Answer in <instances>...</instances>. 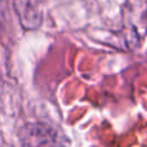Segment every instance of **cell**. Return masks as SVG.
<instances>
[{
    "label": "cell",
    "mask_w": 147,
    "mask_h": 147,
    "mask_svg": "<svg viewBox=\"0 0 147 147\" xmlns=\"http://www.w3.org/2000/svg\"><path fill=\"white\" fill-rule=\"evenodd\" d=\"M20 138L23 147H53L57 133L52 127L43 123H30L21 129Z\"/></svg>",
    "instance_id": "cell-1"
},
{
    "label": "cell",
    "mask_w": 147,
    "mask_h": 147,
    "mask_svg": "<svg viewBox=\"0 0 147 147\" xmlns=\"http://www.w3.org/2000/svg\"><path fill=\"white\" fill-rule=\"evenodd\" d=\"M16 8L26 30H35L41 25V13L32 0H16Z\"/></svg>",
    "instance_id": "cell-2"
}]
</instances>
